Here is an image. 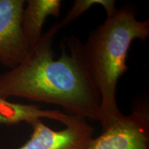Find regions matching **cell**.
I'll return each mask as SVG.
<instances>
[{
  "mask_svg": "<svg viewBox=\"0 0 149 149\" xmlns=\"http://www.w3.org/2000/svg\"><path fill=\"white\" fill-rule=\"evenodd\" d=\"M57 23L43 33L17 66L0 74V97L27 99L63 108L68 115L101 120L100 95L87 67L83 43L75 36L63 39L55 57Z\"/></svg>",
  "mask_w": 149,
  "mask_h": 149,
  "instance_id": "6da1fadb",
  "label": "cell"
},
{
  "mask_svg": "<svg viewBox=\"0 0 149 149\" xmlns=\"http://www.w3.org/2000/svg\"><path fill=\"white\" fill-rule=\"evenodd\" d=\"M148 37L149 20H139L135 6L126 4L93 30L83 44L87 67L100 95L102 130L122 115L117 103V87L128 70L126 59L131 44Z\"/></svg>",
  "mask_w": 149,
  "mask_h": 149,
  "instance_id": "7a4b0ae2",
  "label": "cell"
},
{
  "mask_svg": "<svg viewBox=\"0 0 149 149\" xmlns=\"http://www.w3.org/2000/svg\"><path fill=\"white\" fill-rule=\"evenodd\" d=\"M85 149H149V117L146 109L122 114L93 138Z\"/></svg>",
  "mask_w": 149,
  "mask_h": 149,
  "instance_id": "3957f363",
  "label": "cell"
},
{
  "mask_svg": "<svg viewBox=\"0 0 149 149\" xmlns=\"http://www.w3.org/2000/svg\"><path fill=\"white\" fill-rule=\"evenodd\" d=\"M33 132L17 149H85L93 138L95 128L86 120L72 117L61 130L49 128L42 120L31 123Z\"/></svg>",
  "mask_w": 149,
  "mask_h": 149,
  "instance_id": "277c9868",
  "label": "cell"
},
{
  "mask_svg": "<svg viewBox=\"0 0 149 149\" xmlns=\"http://www.w3.org/2000/svg\"><path fill=\"white\" fill-rule=\"evenodd\" d=\"M25 3L24 0H0V64L9 69L29 53L21 28Z\"/></svg>",
  "mask_w": 149,
  "mask_h": 149,
  "instance_id": "5b68a950",
  "label": "cell"
},
{
  "mask_svg": "<svg viewBox=\"0 0 149 149\" xmlns=\"http://www.w3.org/2000/svg\"><path fill=\"white\" fill-rule=\"evenodd\" d=\"M22 15L21 28L28 49L32 48L42 37V28L49 16L60 15V0H28Z\"/></svg>",
  "mask_w": 149,
  "mask_h": 149,
  "instance_id": "8992f818",
  "label": "cell"
},
{
  "mask_svg": "<svg viewBox=\"0 0 149 149\" xmlns=\"http://www.w3.org/2000/svg\"><path fill=\"white\" fill-rule=\"evenodd\" d=\"M72 117L59 110H45L33 104L14 103L0 97V124L13 125L26 122L30 125L35 120L47 118L65 126Z\"/></svg>",
  "mask_w": 149,
  "mask_h": 149,
  "instance_id": "52a82bcc",
  "label": "cell"
},
{
  "mask_svg": "<svg viewBox=\"0 0 149 149\" xmlns=\"http://www.w3.org/2000/svg\"><path fill=\"white\" fill-rule=\"evenodd\" d=\"M95 5H100L103 6L107 12V17H111L117 10L115 6L116 1L115 0H75L66 16L61 20L60 22L57 23L59 29H61L76 20Z\"/></svg>",
  "mask_w": 149,
  "mask_h": 149,
  "instance_id": "ba28073f",
  "label": "cell"
}]
</instances>
